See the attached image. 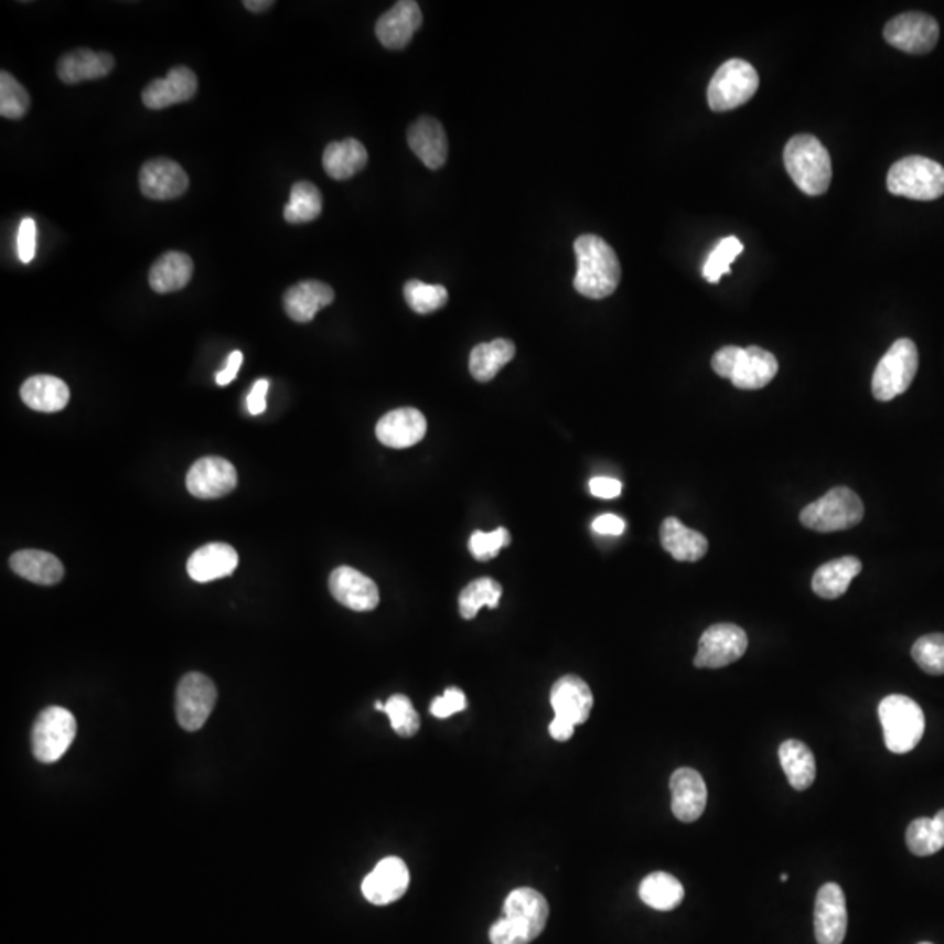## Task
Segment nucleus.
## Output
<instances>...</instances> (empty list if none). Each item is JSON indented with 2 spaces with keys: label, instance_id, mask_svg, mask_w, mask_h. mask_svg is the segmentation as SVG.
Wrapping results in <instances>:
<instances>
[{
  "label": "nucleus",
  "instance_id": "f257e3e1",
  "mask_svg": "<svg viewBox=\"0 0 944 944\" xmlns=\"http://www.w3.org/2000/svg\"><path fill=\"white\" fill-rule=\"evenodd\" d=\"M578 271L573 289L590 300H603L620 286L621 265L614 249L597 235H581L573 242Z\"/></svg>",
  "mask_w": 944,
  "mask_h": 944
},
{
  "label": "nucleus",
  "instance_id": "f03ea898",
  "mask_svg": "<svg viewBox=\"0 0 944 944\" xmlns=\"http://www.w3.org/2000/svg\"><path fill=\"white\" fill-rule=\"evenodd\" d=\"M549 904L537 890L522 887L507 895L504 916L490 929L492 944H528L546 927Z\"/></svg>",
  "mask_w": 944,
  "mask_h": 944
},
{
  "label": "nucleus",
  "instance_id": "7ed1b4c3",
  "mask_svg": "<svg viewBox=\"0 0 944 944\" xmlns=\"http://www.w3.org/2000/svg\"><path fill=\"white\" fill-rule=\"evenodd\" d=\"M712 369L721 378L730 379L737 388L759 390L775 378L779 361L772 352L764 351L761 346L742 348L728 345L714 354Z\"/></svg>",
  "mask_w": 944,
  "mask_h": 944
},
{
  "label": "nucleus",
  "instance_id": "20e7f679",
  "mask_svg": "<svg viewBox=\"0 0 944 944\" xmlns=\"http://www.w3.org/2000/svg\"><path fill=\"white\" fill-rule=\"evenodd\" d=\"M784 165L803 193L818 196L829 190L833 163L829 152L817 137L802 133L789 140L784 149Z\"/></svg>",
  "mask_w": 944,
  "mask_h": 944
},
{
  "label": "nucleus",
  "instance_id": "39448f33",
  "mask_svg": "<svg viewBox=\"0 0 944 944\" xmlns=\"http://www.w3.org/2000/svg\"><path fill=\"white\" fill-rule=\"evenodd\" d=\"M883 738L890 752L908 754L919 745L925 733V716L913 698L890 695L878 705Z\"/></svg>",
  "mask_w": 944,
  "mask_h": 944
},
{
  "label": "nucleus",
  "instance_id": "423d86ee",
  "mask_svg": "<svg viewBox=\"0 0 944 944\" xmlns=\"http://www.w3.org/2000/svg\"><path fill=\"white\" fill-rule=\"evenodd\" d=\"M862 518H865V504L848 486H836L829 490L824 497L808 504L800 515L803 527L824 532V534L848 530L859 525Z\"/></svg>",
  "mask_w": 944,
  "mask_h": 944
},
{
  "label": "nucleus",
  "instance_id": "0eeeda50",
  "mask_svg": "<svg viewBox=\"0 0 944 944\" xmlns=\"http://www.w3.org/2000/svg\"><path fill=\"white\" fill-rule=\"evenodd\" d=\"M887 187L895 196L932 202L944 194V167L929 158H902L890 167Z\"/></svg>",
  "mask_w": 944,
  "mask_h": 944
},
{
  "label": "nucleus",
  "instance_id": "6e6552de",
  "mask_svg": "<svg viewBox=\"0 0 944 944\" xmlns=\"http://www.w3.org/2000/svg\"><path fill=\"white\" fill-rule=\"evenodd\" d=\"M919 348L915 343L908 337L892 343L875 369L871 384L875 399L881 403L892 401L907 393L919 372Z\"/></svg>",
  "mask_w": 944,
  "mask_h": 944
},
{
  "label": "nucleus",
  "instance_id": "1a4fd4ad",
  "mask_svg": "<svg viewBox=\"0 0 944 944\" xmlns=\"http://www.w3.org/2000/svg\"><path fill=\"white\" fill-rule=\"evenodd\" d=\"M759 88L758 71L745 60H728L717 68L707 89L708 106L716 112H726L743 106Z\"/></svg>",
  "mask_w": 944,
  "mask_h": 944
},
{
  "label": "nucleus",
  "instance_id": "9d476101",
  "mask_svg": "<svg viewBox=\"0 0 944 944\" xmlns=\"http://www.w3.org/2000/svg\"><path fill=\"white\" fill-rule=\"evenodd\" d=\"M77 733L76 717L67 708L50 707L37 717L32 728V751L41 763H56Z\"/></svg>",
  "mask_w": 944,
  "mask_h": 944
},
{
  "label": "nucleus",
  "instance_id": "9b49d317",
  "mask_svg": "<svg viewBox=\"0 0 944 944\" xmlns=\"http://www.w3.org/2000/svg\"><path fill=\"white\" fill-rule=\"evenodd\" d=\"M217 701V689L207 675L191 672L178 686L175 712L179 725L186 731L202 730Z\"/></svg>",
  "mask_w": 944,
  "mask_h": 944
},
{
  "label": "nucleus",
  "instance_id": "f8f14e48",
  "mask_svg": "<svg viewBox=\"0 0 944 944\" xmlns=\"http://www.w3.org/2000/svg\"><path fill=\"white\" fill-rule=\"evenodd\" d=\"M883 37L895 50L911 55H925L940 41V25L929 14L910 11L892 18L883 29Z\"/></svg>",
  "mask_w": 944,
  "mask_h": 944
},
{
  "label": "nucleus",
  "instance_id": "ddd939ff",
  "mask_svg": "<svg viewBox=\"0 0 944 944\" xmlns=\"http://www.w3.org/2000/svg\"><path fill=\"white\" fill-rule=\"evenodd\" d=\"M749 639L733 623L712 624L705 630L695 656L696 668H722L738 662L745 654Z\"/></svg>",
  "mask_w": 944,
  "mask_h": 944
},
{
  "label": "nucleus",
  "instance_id": "4468645a",
  "mask_svg": "<svg viewBox=\"0 0 944 944\" xmlns=\"http://www.w3.org/2000/svg\"><path fill=\"white\" fill-rule=\"evenodd\" d=\"M815 937L818 944H841L847 936V898L838 883L820 887L815 901Z\"/></svg>",
  "mask_w": 944,
  "mask_h": 944
},
{
  "label": "nucleus",
  "instance_id": "2eb2a0df",
  "mask_svg": "<svg viewBox=\"0 0 944 944\" xmlns=\"http://www.w3.org/2000/svg\"><path fill=\"white\" fill-rule=\"evenodd\" d=\"M238 483L232 462L221 457H203L187 471L186 486L196 498H219L232 494Z\"/></svg>",
  "mask_w": 944,
  "mask_h": 944
},
{
  "label": "nucleus",
  "instance_id": "dca6fc26",
  "mask_svg": "<svg viewBox=\"0 0 944 944\" xmlns=\"http://www.w3.org/2000/svg\"><path fill=\"white\" fill-rule=\"evenodd\" d=\"M139 186L146 199L167 202L186 193L190 178L178 161L157 158L143 163L139 173Z\"/></svg>",
  "mask_w": 944,
  "mask_h": 944
},
{
  "label": "nucleus",
  "instance_id": "f3484780",
  "mask_svg": "<svg viewBox=\"0 0 944 944\" xmlns=\"http://www.w3.org/2000/svg\"><path fill=\"white\" fill-rule=\"evenodd\" d=\"M409 887V871L405 860L387 857L379 860L372 873L363 881V895L376 907L399 901Z\"/></svg>",
  "mask_w": 944,
  "mask_h": 944
},
{
  "label": "nucleus",
  "instance_id": "a211bd4d",
  "mask_svg": "<svg viewBox=\"0 0 944 944\" xmlns=\"http://www.w3.org/2000/svg\"><path fill=\"white\" fill-rule=\"evenodd\" d=\"M422 22L420 6L414 0H401L378 18L375 34L387 50H405L411 43L415 32L422 26Z\"/></svg>",
  "mask_w": 944,
  "mask_h": 944
},
{
  "label": "nucleus",
  "instance_id": "6ab92c4d",
  "mask_svg": "<svg viewBox=\"0 0 944 944\" xmlns=\"http://www.w3.org/2000/svg\"><path fill=\"white\" fill-rule=\"evenodd\" d=\"M330 590L336 602L352 611L367 612L378 608L379 591L373 579L352 567H337L330 576Z\"/></svg>",
  "mask_w": 944,
  "mask_h": 944
},
{
  "label": "nucleus",
  "instance_id": "aec40b11",
  "mask_svg": "<svg viewBox=\"0 0 944 944\" xmlns=\"http://www.w3.org/2000/svg\"><path fill=\"white\" fill-rule=\"evenodd\" d=\"M672 812L680 823H695L707 808V785L693 768L675 770L671 779Z\"/></svg>",
  "mask_w": 944,
  "mask_h": 944
},
{
  "label": "nucleus",
  "instance_id": "412c9836",
  "mask_svg": "<svg viewBox=\"0 0 944 944\" xmlns=\"http://www.w3.org/2000/svg\"><path fill=\"white\" fill-rule=\"evenodd\" d=\"M199 89V77L190 67L179 65L170 68L167 77L152 81L142 92L143 106L152 110L167 109V107L191 100Z\"/></svg>",
  "mask_w": 944,
  "mask_h": 944
},
{
  "label": "nucleus",
  "instance_id": "4be33fe9",
  "mask_svg": "<svg viewBox=\"0 0 944 944\" xmlns=\"http://www.w3.org/2000/svg\"><path fill=\"white\" fill-rule=\"evenodd\" d=\"M427 435V420L422 411L415 408H399L388 411L376 423V438L388 448L415 447Z\"/></svg>",
  "mask_w": 944,
  "mask_h": 944
},
{
  "label": "nucleus",
  "instance_id": "5701e85b",
  "mask_svg": "<svg viewBox=\"0 0 944 944\" xmlns=\"http://www.w3.org/2000/svg\"><path fill=\"white\" fill-rule=\"evenodd\" d=\"M551 707L555 716L564 717L573 726L582 725L593 708V693L578 675H564L553 684Z\"/></svg>",
  "mask_w": 944,
  "mask_h": 944
},
{
  "label": "nucleus",
  "instance_id": "b1692460",
  "mask_svg": "<svg viewBox=\"0 0 944 944\" xmlns=\"http://www.w3.org/2000/svg\"><path fill=\"white\" fill-rule=\"evenodd\" d=\"M409 149L430 170H439L448 160V139L438 119L422 116L408 128Z\"/></svg>",
  "mask_w": 944,
  "mask_h": 944
},
{
  "label": "nucleus",
  "instance_id": "393cba45",
  "mask_svg": "<svg viewBox=\"0 0 944 944\" xmlns=\"http://www.w3.org/2000/svg\"><path fill=\"white\" fill-rule=\"evenodd\" d=\"M115 65V56L110 53L79 47L62 56L56 71H58L60 81L65 85H79L85 81L109 76Z\"/></svg>",
  "mask_w": 944,
  "mask_h": 944
},
{
  "label": "nucleus",
  "instance_id": "a878e982",
  "mask_svg": "<svg viewBox=\"0 0 944 944\" xmlns=\"http://www.w3.org/2000/svg\"><path fill=\"white\" fill-rule=\"evenodd\" d=\"M334 301L333 287L321 280H303L289 287L283 294V310L292 321L310 322L315 319L322 308L330 307Z\"/></svg>",
  "mask_w": 944,
  "mask_h": 944
},
{
  "label": "nucleus",
  "instance_id": "bb28decb",
  "mask_svg": "<svg viewBox=\"0 0 944 944\" xmlns=\"http://www.w3.org/2000/svg\"><path fill=\"white\" fill-rule=\"evenodd\" d=\"M238 567V553L224 543H211L196 549L187 560V573L196 582L228 578Z\"/></svg>",
  "mask_w": 944,
  "mask_h": 944
},
{
  "label": "nucleus",
  "instance_id": "cd10ccee",
  "mask_svg": "<svg viewBox=\"0 0 944 944\" xmlns=\"http://www.w3.org/2000/svg\"><path fill=\"white\" fill-rule=\"evenodd\" d=\"M659 539H662L663 549L677 561H698L708 551L707 537L700 532L687 528L675 516H671L662 523Z\"/></svg>",
  "mask_w": 944,
  "mask_h": 944
},
{
  "label": "nucleus",
  "instance_id": "c85d7f7f",
  "mask_svg": "<svg viewBox=\"0 0 944 944\" xmlns=\"http://www.w3.org/2000/svg\"><path fill=\"white\" fill-rule=\"evenodd\" d=\"M23 403L41 414H56L68 405L71 390L64 379L51 375H37L26 379L20 388Z\"/></svg>",
  "mask_w": 944,
  "mask_h": 944
},
{
  "label": "nucleus",
  "instance_id": "c756f323",
  "mask_svg": "<svg viewBox=\"0 0 944 944\" xmlns=\"http://www.w3.org/2000/svg\"><path fill=\"white\" fill-rule=\"evenodd\" d=\"M862 570V561L856 557H844L830 560L815 570L812 578V590L817 597L826 600L839 599L847 593L851 581Z\"/></svg>",
  "mask_w": 944,
  "mask_h": 944
},
{
  "label": "nucleus",
  "instance_id": "7c9ffc66",
  "mask_svg": "<svg viewBox=\"0 0 944 944\" xmlns=\"http://www.w3.org/2000/svg\"><path fill=\"white\" fill-rule=\"evenodd\" d=\"M193 259L179 250H169L149 270V286L158 294L181 291L193 277Z\"/></svg>",
  "mask_w": 944,
  "mask_h": 944
},
{
  "label": "nucleus",
  "instance_id": "2f4dec72",
  "mask_svg": "<svg viewBox=\"0 0 944 944\" xmlns=\"http://www.w3.org/2000/svg\"><path fill=\"white\" fill-rule=\"evenodd\" d=\"M9 566L20 578L35 582V584H43V587H53L64 579L65 573L62 561L55 555L37 551V549H23V551L14 553L9 560Z\"/></svg>",
  "mask_w": 944,
  "mask_h": 944
},
{
  "label": "nucleus",
  "instance_id": "473e14b6",
  "mask_svg": "<svg viewBox=\"0 0 944 944\" xmlns=\"http://www.w3.org/2000/svg\"><path fill=\"white\" fill-rule=\"evenodd\" d=\"M367 151L357 139L337 140L325 148L322 165L334 181L354 178L367 165Z\"/></svg>",
  "mask_w": 944,
  "mask_h": 944
},
{
  "label": "nucleus",
  "instance_id": "72a5a7b5",
  "mask_svg": "<svg viewBox=\"0 0 944 944\" xmlns=\"http://www.w3.org/2000/svg\"><path fill=\"white\" fill-rule=\"evenodd\" d=\"M516 346L509 340H494L490 343H480L474 346L469 355V372L472 378L481 384L492 382L498 375L502 367L509 364L515 357Z\"/></svg>",
  "mask_w": 944,
  "mask_h": 944
},
{
  "label": "nucleus",
  "instance_id": "f704fd0d",
  "mask_svg": "<svg viewBox=\"0 0 944 944\" xmlns=\"http://www.w3.org/2000/svg\"><path fill=\"white\" fill-rule=\"evenodd\" d=\"M780 764L787 776L789 784L796 791L812 787L817 775L814 752L800 740H785L779 749Z\"/></svg>",
  "mask_w": 944,
  "mask_h": 944
},
{
  "label": "nucleus",
  "instance_id": "c9c22d12",
  "mask_svg": "<svg viewBox=\"0 0 944 944\" xmlns=\"http://www.w3.org/2000/svg\"><path fill=\"white\" fill-rule=\"evenodd\" d=\"M639 895L653 910L672 911L684 901V887L674 875L656 871L642 880Z\"/></svg>",
  "mask_w": 944,
  "mask_h": 944
},
{
  "label": "nucleus",
  "instance_id": "e433bc0d",
  "mask_svg": "<svg viewBox=\"0 0 944 944\" xmlns=\"http://www.w3.org/2000/svg\"><path fill=\"white\" fill-rule=\"evenodd\" d=\"M907 845L913 856H934L944 848V809L936 817H920L908 826Z\"/></svg>",
  "mask_w": 944,
  "mask_h": 944
},
{
  "label": "nucleus",
  "instance_id": "4c0bfd02",
  "mask_svg": "<svg viewBox=\"0 0 944 944\" xmlns=\"http://www.w3.org/2000/svg\"><path fill=\"white\" fill-rule=\"evenodd\" d=\"M322 212V194L312 182H296L291 199L283 208V219L291 224H304L315 221Z\"/></svg>",
  "mask_w": 944,
  "mask_h": 944
},
{
  "label": "nucleus",
  "instance_id": "58836bf2",
  "mask_svg": "<svg viewBox=\"0 0 944 944\" xmlns=\"http://www.w3.org/2000/svg\"><path fill=\"white\" fill-rule=\"evenodd\" d=\"M502 587L495 579L480 578L469 582L464 590L460 591L459 611L464 620H474L481 608H497L501 603Z\"/></svg>",
  "mask_w": 944,
  "mask_h": 944
},
{
  "label": "nucleus",
  "instance_id": "ea45409f",
  "mask_svg": "<svg viewBox=\"0 0 944 944\" xmlns=\"http://www.w3.org/2000/svg\"><path fill=\"white\" fill-rule=\"evenodd\" d=\"M403 292H405L406 303L418 315L438 312L448 303L447 287L432 286L422 280H408Z\"/></svg>",
  "mask_w": 944,
  "mask_h": 944
},
{
  "label": "nucleus",
  "instance_id": "a19ab883",
  "mask_svg": "<svg viewBox=\"0 0 944 944\" xmlns=\"http://www.w3.org/2000/svg\"><path fill=\"white\" fill-rule=\"evenodd\" d=\"M743 244L738 240L737 236H728L722 238L716 245V249L708 254L707 261L704 265V277L707 282L717 283L721 280L722 275L730 273V266L734 259L742 254Z\"/></svg>",
  "mask_w": 944,
  "mask_h": 944
},
{
  "label": "nucleus",
  "instance_id": "79ce46f5",
  "mask_svg": "<svg viewBox=\"0 0 944 944\" xmlns=\"http://www.w3.org/2000/svg\"><path fill=\"white\" fill-rule=\"evenodd\" d=\"M916 665L929 675L944 674V633L923 635L911 647Z\"/></svg>",
  "mask_w": 944,
  "mask_h": 944
},
{
  "label": "nucleus",
  "instance_id": "37998d69",
  "mask_svg": "<svg viewBox=\"0 0 944 944\" xmlns=\"http://www.w3.org/2000/svg\"><path fill=\"white\" fill-rule=\"evenodd\" d=\"M30 107V95L9 72H0V116L22 119Z\"/></svg>",
  "mask_w": 944,
  "mask_h": 944
},
{
  "label": "nucleus",
  "instance_id": "c03bdc74",
  "mask_svg": "<svg viewBox=\"0 0 944 944\" xmlns=\"http://www.w3.org/2000/svg\"><path fill=\"white\" fill-rule=\"evenodd\" d=\"M384 712L387 714L390 725H393V730L399 737L411 738L420 730V717H418V712L415 710L414 704H411L408 696H390L387 704H385Z\"/></svg>",
  "mask_w": 944,
  "mask_h": 944
},
{
  "label": "nucleus",
  "instance_id": "a18cd8bd",
  "mask_svg": "<svg viewBox=\"0 0 944 944\" xmlns=\"http://www.w3.org/2000/svg\"><path fill=\"white\" fill-rule=\"evenodd\" d=\"M511 544V534L507 528L498 527L494 532L476 530L469 539V551L478 561H489L497 557L502 548Z\"/></svg>",
  "mask_w": 944,
  "mask_h": 944
},
{
  "label": "nucleus",
  "instance_id": "49530a36",
  "mask_svg": "<svg viewBox=\"0 0 944 944\" xmlns=\"http://www.w3.org/2000/svg\"><path fill=\"white\" fill-rule=\"evenodd\" d=\"M468 707L465 695L459 687H448L443 696H438L430 705V714L438 719H447L453 714L462 712Z\"/></svg>",
  "mask_w": 944,
  "mask_h": 944
},
{
  "label": "nucleus",
  "instance_id": "de8ad7c7",
  "mask_svg": "<svg viewBox=\"0 0 944 944\" xmlns=\"http://www.w3.org/2000/svg\"><path fill=\"white\" fill-rule=\"evenodd\" d=\"M35 253H37V224L34 219L26 217L18 229V256L20 261L29 265L35 258Z\"/></svg>",
  "mask_w": 944,
  "mask_h": 944
},
{
  "label": "nucleus",
  "instance_id": "09e8293b",
  "mask_svg": "<svg viewBox=\"0 0 944 944\" xmlns=\"http://www.w3.org/2000/svg\"><path fill=\"white\" fill-rule=\"evenodd\" d=\"M621 490H623V486H621L620 481L614 480V478H593V480L590 481V492L594 497H620Z\"/></svg>",
  "mask_w": 944,
  "mask_h": 944
},
{
  "label": "nucleus",
  "instance_id": "8fccbe9b",
  "mask_svg": "<svg viewBox=\"0 0 944 944\" xmlns=\"http://www.w3.org/2000/svg\"><path fill=\"white\" fill-rule=\"evenodd\" d=\"M268 379H258L256 384H254L253 390H250L249 396H247V409H249V414L261 415L266 409V394H268Z\"/></svg>",
  "mask_w": 944,
  "mask_h": 944
},
{
  "label": "nucleus",
  "instance_id": "3c124183",
  "mask_svg": "<svg viewBox=\"0 0 944 944\" xmlns=\"http://www.w3.org/2000/svg\"><path fill=\"white\" fill-rule=\"evenodd\" d=\"M626 523L615 515H602L593 522V530L600 536H621Z\"/></svg>",
  "mask_w": 944,
  "mask_h": 944
},
{
  "label": "nucleus",
  "instance_id": "603ef678",
  "mask_svg": "<svg viewBox=\"0 0 944 944\" xmlns=\"http://www.w3.org/2000/svg\"><path fill=\"white\" fill-rule=\"evenodd\" d=\"M242 363H244V355H242V352H233V354L229 355L228 361H226V366L215 375V382H217V385L226 387V385L232 384L233 379L238 375V372H240Z\"/></svg>",
  "mask_w": 944,
  "mask_h": 944
},
{
  "label": "nucleus",
  "instance_id": "864d4df0",
  "mask_svg": "<svg viewBox=\"0 0 944 944\" xmlns=\"http://www.w3.org/2000/svg\"><path fill=\"white\" fill-rule=\"evenodd\" d=\"M573 730H576V726H573L572 722L567 721V719H564V717L555 716L551 725H549V734H551V738H555V740H558V742H567V740H570V738H572Z\"/></svg>",
  "mask_w": 944,
  "mask_h": 944
},
{
  "label": "nucleus",
  "instance_id": "5fc2aeb1",
  "mask_svg": "<svg viewBox=\"0 0 944 944\" xmlns=\"http://www.w3.org/2000/svg\"><path fill=\"white\" fill-rule=\"evenodd\" d=\"M271 6H275V2L271 0H245L244 8L249 9L253 13H262L266 9H270Z\"/></svg>",
  "mask_w": 944,
  "mask_h": 944
},
{
  "label": "nucleus",
  "instance_id": "6e6d98bb",
  "mask_svg": "<svg viewBox=\"0 0 944 944\" xmlns=\"http://www.w3.org/2000/svg\"><path fill=\"white\" fill-rule=\"evenodd\" d=\"M375 708H376V710H382V712H384L385 704H382V701H376Z\"/></svg>",
  "mask_w": 944,
  "mask_h": 944
},
{
  "label": "nucleus",
  "instance_id": "4d7b16f0",
  "mask_svg": "<svg viewBox=\"0 0 944 944\" xmlns=\"http://www.w3.org/2000/svg\"><path fill=\"white\" fill-rule=\"evenodd\" d=\"M787 880H789V875H782V877H780V881H782V883H785V881H787Z\"/></svg>",
  "mask_w": 944,
  "mask_h": 944
},
{
  "label": "nucleus",
  "instance_id": "13d9d810",
  "mask_svg": "<svg viewBox=\"0 0 944 944\" xmlns=\"http://www.w3.org/2000/svg\"><path fill=\"white\" fill-rule=\"evenodd\" d=\"M920 944H932V943H920Z\"/></svg>",
  "mask_w": 944,
  "mask_h": 944
}]
</instances>
